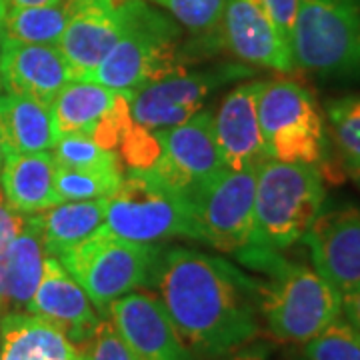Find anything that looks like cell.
Segmentation results:
<instances>
[{
  "label": "cell",
  "mask_w": 360,
  "mask_h": 360,
  "mask_svg": "<svg viewBox=\"0 0 360 360\" xmlns=\"http://www.w3.org/2000/svg\"><path fill=\"white\" fill-rule=\"evenodd\" d=\"M58 0H6L8 8H20V6H46L54 4Z\"/></svg>",
  "instance_id": "36"
},
{
  "label": "cell",
  "mask_w": 360,
  "mask_h": 360,
  "mask_svg": "<svg viewBox=\"0 0 360 360\" xmlns=\"http://www.w3.org/2000/svg\"><path fill=\"white\" fill-rule=\"evenodd\" d=\"M309 245L312 269L338 295L360 288V208L340 205L321 210L302 238Z\"/></svg>",
  "instance_id": "12"
},
{
  "label": "cell",
  "mask_w": 360,
  "mask_h": 360,
  "mask_svg": "<svg viewBox=\"0 0 360 360\" xmlns=\"http://www.w3.org/2000/svg\"><path fill=\"white\" fill-rule=\"evenodd\" d=\"M26 312L52 324L75 347H80L103 319L98 316V310L94 309L82 286L52 255L44 258L42 278Z\"/></svg>",
  "instance_id": "16"
},
{
  "label": "cell",
  "mask_w": 360,
  "mask_h": 360,
  "mask_svg": "<svg viewBox=\"0 0 360 360\" xmlns=\"http://www.w3.org/2000/svg\"><path fill=\"white\" fill-rule=\"evenodd\" d=\"M155 132L160 142V156L155 167L146 172L170 188L188 194L200 182L224 168L214 134L212 112L198 110L176 127Z\"/></svg>",
  "instance_id": "10"
},
{
  "label": "cell",
  "mask_w": 360,
  "mask_h": 360,
  "mask_svg": "<svg viewBox=\"0 0 360 360\" xmlns=\"http://www.w3.org/2000/svg\"><path fill=\"white\" fill-rule=\"evenodd\" d=\"M304 360H360V330L338 316L304 342Z\"/></svg>",
  "instance_id": "29"
},
{
  "label": "cell",
  "mask_w": 360,
  "mask_h": 360,
  "mask_svg": "<svg viewBox=\"0 0 360 360\" xmlns=\"http://www.w3.org/2000/svg\"><path fill=\"white\" fill-rule=\"evenodd\" d=\"M260 82L240 84L224 96L214 116V134L224 168H258L269 156L258 124L257 101Z\"/></svg>",
  "instance_id": "17"
},
{
  "label": "cell",
  "mask_w": 360,
  "mask_h": 360,
  "mask_svg": "<svg viewBox=\"0 0 360 360\" xmlns=\"http://www.w3.org/2000/svg\"><path fill=\"white\" fill-rule=\"evenodd\" d=\"M124 179L122 170H70L56 167L58 200H101L110 198Z\"/></svg>",
  "instance_id": "27"
},
{
  "label": "cell",
  "mask_w": 360,
  "mask_h": 360,
  "mask_svg": "<svg viewBox=\"0 0 360 360\" xmlns=\"http://www.w3.org/2000/svg\"><path fill=\"white\" fill-rule=\"evenodd\" d=\"M342 310L347 314V321L360 330V288L342 298Z\"/></svg>",
  "instance_id": "35"
},
{
  "label": "cell",
  "mask_w": 360,
  "mask_h": 360,
  "mask_svg": "<svg viewBox=\"0 0 360 360\" xmlns=\"http://www.w3.org/2000/svg\"><path fill=\"white\" fill-rule=\"evenodd\" d=\"M356 179H359V182H360V174H356Z\"/></svg>",
  "instance_id": "40"
},
{
  "label": "cell",
  "mask_w": 360,
  "mask_h": 360,
  "mask_svg": "<svg viewBox=\"0 0 360 360\" xmlns=\"http://www.w3.org/2000/svg\"><path fill=\"white\" fill-rule=\"evenodd\" d=\"M0 72L8 92L52 104L75 75L58 46L4 40L0 46Z\"/></svg>",
  "instance_id": "18"
},
{
  "label": "cell",
  "mask_w": 360,
  "mask_h": 360,
  "mask_svg": "<svg viewBox=\"0 0 360 360\" xmlns=\"http://www.w3.org/2000/svg\"><path fill=\"white\" fill-rule=\"evenodd\" d=\"M4 158H6V153H4V146L0 142V170H2V165H4Z\"/></svg>",
  "instance_id": "39"
},
{
  "label": "cell",
  "mask_w": 360,
  "mask_h": 360,
  "mask_svg": "<svg viewBox=\"0 0 360 360\" xmlns=\"http://www.w3.org/2000/svg\"><path fill=\"white\" fill-rule=\"evenodd\" d=\"M0 186L14 212L28 217L58 205L56 162L52 153L6 155Z\"/></svg>",
  "instance_id": "20"
},
{
  "label": "cell",
  "mask_w": 360,
  "mask_h": 360,
  "mask_svg": "<svg viewBox=\"0 0 360 360\" xmlns=\"http://www.w3.org/2000/svg\"><path fill=\"white\" fill-rule=\"evenodd\" d=\"M124 0H70V18L58 49L75 78L86 77L120 39Z\"/></svg>",
  "instance_id": "15"
},
{
  "label": "cell",
  "mask_w": 360,
  "mask_h": 360,
  "mask_svg": "<svg viewBox=\"0 0 360 360\" xmlns=\"http://www.w3.org/2000/svg\"><path fill=\"white\" fill-rule=\"evenodd\" d=\"M6 11H8L6 0H0V46H2V42H4V20H6Z\"/></svg>",
  "instance_id": "37"
},
{
  "label": "cell",
  "mask_w": 360,
  "mask_h": 360,
  "mask_svg": "<svg viewBox=\"0 0 360 360\" xmlns=\"http://www.w3.org/2000/svg\"><path fill=\"white\" fill-rule=\"evenodd\" d=\"M56 139L52 104L14 92L0 98V142L6 155L51 153Z\"/></svg>",
  "instance_id": "21"
},
{
  "label": "cell",
  "mask_w": 360,
  "mask_h": 360,
  "mask_svg": "<svg viewBox=\"0 0 360 360\" xmlns=\"http://www.w3.org/2000/svg\"><path fill=\"white\" fill-rule=\"evenodd\" d=\"M330 136L345 167L360 174V96L336 101L328 106Z\"/></svg>",
  "instance_id": "28"
},
{
  "label": "cell",
  "mask_w": 360,
  "mask_h": 360,
  "mask_svg": "<svg viewBox=\"0 0 360 360\" xmlns=\"http://www.w3.org/2000/svg\"><path fill=\"white\" fill-rule=\"evenodd\" d=\"M4 94H8V89H6V84H4V78H2V72H0V98H2Z\"/></svg>",
  "instance_id": "38"
},
{
  "label": "cell",
  "mask_w": 360,
  "mask_h": 360,
  "mask_svg": "<svg viewBox=\"0 0 360 360\" xmlns=\"http://www.w3.org/2000/svg\"><path fill=\"white\" fill-rule=\"evenodd\" d=\"M257 168H222L214 176L193 188L196 240L220 252H243L250 246L255 226Z\"/></svg>",
  "instance_id": "9"
},
{
  "label": "cell",
  "mask_w": 360,
  "mask_h": 360,
  "mask_svg": "<svg viewBox=\"0 0 360 360\" xmlns=\"http://www.w3.org/2000/svg\"><path fill=\"white\" fill-rule=\"evenodd\" d=\"M46 255L39 224L28 214L22 231L0 255V316L26 312L42 278Z\"/></svg>",
  "instance_id": "19"
},
{
  "label": "cell",
  "mask_w": 360,
  "mask_h": 360,
  "mask_svg": "<svg viewBox=\"0 0 360 360\" xmlns=\"http://www.w3.org/2000/svg\"><path fill=\"white\" fill-rule=\"evenodd\" d=\"M106 231L118 238L158 245L170 238H194L191 196L170 188L150 172L130 170L106 200Z\"/></svg>",
  "instance_id": "7"
},
{
  "label": "cell",
  "mask_w": 360,
  "mask_h": 360,
  "mask_svg": "<svg viewBox=\"0 0 360 360\" xmlns=\"http://www.w3.org/2000/svg\"><path fill=\"white\" fill-rule=\"evenodd\" d=\"M302 360H304V359H302Z\"/></svg>",
  "instance_id": "42"
},
{
  "label": "cell",
  "mask_w": 360,
  "mask_h": 360,
  "mask_svg": "<svg viewBox=\"0 0 360 360\" xmlns=\"http://www.w3.org/2000/svg\"><path fill=\"white\" fill-rule=\"evenodd\" d=\"M219 37L246 65L276 72L295 70L290 44L274 25L264 0H224Z\"/></svg>",
  "instance_id": "13"
},
{
  "label": "cell",
  "mask_w": 360,
  "mask_h": 360,
  "mask_svg": "<svg viewBox=\"0 0 360 360\" xmlns=\"http://www.w3.org/2000/svg\"><path fill=\"white\" fill-rule=\"evenodd\" d=\"M290 52L310 75L359 77L360 0H298Z\"/></svg>",
  "instance_id": "6"
},
{
  "label": "cell",
  "mask_w": 360,
  "mask_h": 360,
  "mask_svg": "<svg viewBox=\"0 0 360 360\" xmlns=\"http://www.w3.org/2000/svg\"><path fill=\"white\" fill-rule=\"evenodd\" d=\"M198 37H219L224 0H153Z\"/></svg>",
  "instance_id": "30"
},
{
  "label": "cell",
  "mask_w": 360,
  "mask_h": 360,
  "mask_svg": "<svg viewBox=\"0 0 360 360\" xmlns=\"http://www.w3.org/2000/svg\"><path fill=\"white\" fill-rule=\"evenodd\" d=\"M80 360H132L130 350L108 316H103L94 333L77 347Z\"/></svg>",
  "instance_id": "32"
},
{
  "label": "cell",
  "mask_w": 360,
  "mask_h": 360,
  "mask_svg": "<svg viewBox=\"0 0 360 360\" xmlns=\"http://www.w3.org/2000/svg\"><path fill=\"white\" fill-rule=\"evenodd\" d=\"M176 72H184L176 22L144 0H124L120 39L101 65L78 80L132 92Z\"/></svg>",
  "instance_id": "3"
},
{
  "label": "cell",
  "mask_w": 360,
  "mask_h": 360,
  "mask_svg": "<svg viewBox=\"0 0 360 360\" xmlns=\"http://www.w3.org/2000/svg\"><path fill=\"white\" fill-rule=\"evenodd\" d=\"M0 360H2V352H0Z\"/></svg>",
  "instance_id": "41"
},
{
  "label": "cell",
  "mask_w": 360,
  "mask_h": 360,
  "mask_svg": "<svg viewBox=\"0 0 360 360\" xmlns=\"http://www.w3.org/2000/svg\"><path fill=\"white\" fill-rule=\"evenodd\" d=\"M160 257L158 245L124 240L101 226L86 240L56 258L82 286L94 309L106 316L116 298L139 290L155 278Z\"/></svg>",
  "instance_id": "5"
},
{
  "label": "cell",
  "mask_w": 360,
  "mask_h": 360,
  "mask_svg": "<svg viewBox=\"0 0 360 360\" xmlns=\"http://www.w3.org/2000/svg\"><path fill=\"white\" fill-rule=\"evenodd\" d=\"M51 153L54 156L56 167L60 168L90 170V172L122 170V160L116 150H106L92 141L89 134H82V132L60 134Z\"/></svg>",
  "instance_id": "26"
},
{
  "label": "cell",
  "mask_w": 360,
  "mask_h": 360,
  "mask_svg": "<svg viewBox=\"0 0 360 360\" xmlns=\"http://www.w3.org/2000/svg\"><path fill=\"white\" fill-rule=\"evenodd\" d=\"M257 110L269 158L319 167L326 130L321 106L307 86L292 78L262 80Z\"/></svg>",
  "instance_id": "8"
},
{
  "label": "cell",
  "mask_w": 360,
  "mask_h": 360,
  "mask_svg": "<svg viewBox=\"0 0 360 360\" xmlns=\"http://www.w3.org/2000/svg\"><path fill=\"white\" fill-rule=\"evenodd\" d=\"M250 258L270 274L269 284H258V307L276 340L304 345L340 316L342 296L314 269L262 248Z\"/></svg>",
  "instance_id": "2"
},
{
  "label": "cell",
  "mask_w": 360,
  "mask_h": 360,
  "mask_svg": "<svg viewBox=\"0 0 360 360\" xmlns=\"http://www.w3.org/2000/svg\"><path fill=\"white\" fill-rule=\"evenodd\" d=\"M264 4H266L270 16H272L276 28L281 30L284 40L290 44V34H292V26H295L298 0H264Z\"/></svg>",
  "instance_id": "33"
},
{
  "label": "cell",
  "mask_w": 360,
  "mask_h": 360,
  "mask_svg": "<svg viewBox=\"0 0 360 360\" xmlns=\"http://www.w3.org/2000/svg\"><path fill=\"white\" fill-rule=\"evenodd\" d=\"M168 319L186 348L226 354L258 333V284L220 258L172 248L155 274Z\"/></svg>",
  "instance_id": "1"
},
{
  "label": "cell",
  "mask_w": 360,
  "mask_h": 360,
  "mask_svg": "<svg viewBox=\"0 0 360 360\" xmlns=\"http://www.w3.org/2000/svg\"><path fill=\"white\" fill-rule=\"evenodd\" d=\"M116 153L130 170L142 172V170H150L156 165L160 156V142L156 139L155 130L144 129L132 120V124L122 134V141L118 144Z\"/></svg>",
  "instance_id": "31"
},
{
  "label": "cell",
  "mask_w": 360,
  "mask_h": 360,
  "mask_svg": "<svg viewBox=\"0 0 360 360\" xmlns=\"http://www.w3.org/2000/svg\"><path fill=\"white\" fill-rule=\"evenodd\" d=\"M68 18L70 0H58L46 6L8 8L4 20V40L58 46Z\"/></svg>",
  "instance_id": "25"
},
{
  "label": "cell",
  "mask_w": 360,
  "mask_h": 360,
  "mask_svg": "<svg viewBox=\"0 0 360 360\" xmlns=\"http://www.w3.org/2000/svg\"><path fill=\"white\" fill-rule=\"evenodd\" d=\"M132 360H191L168 319L162 300L153 292H136L116 298L106 310Z\"/></svg>",
  "instance_id": "14"
},
{
  "label": "cell",
  "mask_w": 360,
  "mask_h": 360,
  "mask_svg": "<svg viewBox=\"0 0 360 360\" xmlns=\"http://www.w3.org/2000/svg\"><path fill=\"white\" fill-rule=\"evenodd\" d=\"M129 94L127 90L72 78L52 101L58 136L66 132H82L92 136V132L115 112L118 104L129 98Z\"/></svg>",
  "instance_id": "23"
},
{
  "label": "cell",
  "mask_w": 360,
  "mask_h": 360,
  "mask_svg": "<svg viewBox=\"0 0 360 360\" xmlns=\"http://www.w3.org/2000/svg\"><path fill=\"white\" fill-rule=\"evenodd\" d=\"M0 352L2 360H80L60 330L30 312L0 316Z\"/></svg>",
  "instance_id": "22"
},
{
  "label": "cell",
  "mask_w": 360,
  "mask_h": 360,
  "mask_svg": "<svg viewBox=\"0 0 360 360\" xmlns=\"http://www.w3.org/2000/svg\"><path fill=\"white\" fill-rule=\"evenodd\" d=\"M319 167L266 158L257 168L250 246L278 252L304 238L324 206Z\"/></svg>",
  "instance_id": "4"
},
{
  "label": "cell",
  "mask_w": 360,
  "mask_h": 360,
  "mask_svg": "<svg viewBox=\"0 0 360 360\" xmlns=\"http://www.w3.org/2000/svg\"><path fill=\"white\" fill-rule=\"evenodd\" d=\"M26 217L14 212L13 208L8 206L4 193H2V186H0V255L4 252V248L11 245L14 236L22 231L25 226Z\"/></svg>",
  "instance_id": "34"
},
{
  "label": "cell",
  "mask_w": 360,
  "mask_h": 360,
  "mask_svg": "<svg viewBox=\"0 0 360 360\" xmlns=\"http://www.w3.org/2000/svg\"><path fill=\"white\" fill-rule=\"evenodd\" d=\"M106 200H66L32 214L39 224L46 252L60 257L72 246L80 245L104 224Z\"/></svg>",
  "instance_id": "24"
},
{
  "label": "cell",
  "mask_w": 360,
  "mask_h": 360,
  "mask_svg": "<svg viewBox=\"0 0 360 360\" xmlns=\"http://www.w3.org/2000/svg\"><path fill=\"white\" fill-rule=\"evenodd\" d=\"M250 70H208V72H176L170 77L132 90L129 96L132 120L148 130H162L188 120L198 110L208 94L226 80L248 75Z\"/></svg>",
  "instance_id": "11"
}]
</instances>
